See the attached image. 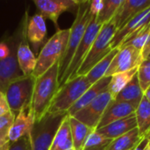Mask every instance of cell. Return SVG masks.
<instances>
[{"instance_id":"1","label":"cell","mask_w":150,"mask_h":150,"mask_svg":"<svg viewBox=\"0 0 150 150\" xmlns=\"http://www.w3.org/2000/svg\"><path fill=\"white\" fill-rule=\"evenodd\" d=\"M59 90V62L55 63L43 75L35 78L30 109L35 121L42 119Z\"/></svg>"},{"instance_id":"2","label":"cell","mask_w":150,"mask_h":150,"mask_svg":"<svg viewBox=\"0 0 150 150\" xmlns=\"http://www.w3.org/2000/svg\"><path fill=\"white\" fill-rule=\"evenodd\" d=\"M90 4L91 1L85 0L81 1L78 5L76 13V18L73 22V25L69 28V36L64 54L59 62V80L63 76L66 70L68 69L74 54L90 23L91 18Z\"/></svg>"},{"instance_id":"3","label":"cell","mask_w":150,"mask_h":150,"mask_svg":"<svg viewBox=\"0 0 150 150\" xmlns=\"http://www.w3.org/2000/svg\"><path fill=\"white\" fill-rule=\"evenodd\" d=\"M29 20L28 9L25 10L18 26L11 34L12 42L10 54L4 59L0 60V91L5 93L8 85L14 80L23 76L18 62V47L20 43L23 33L27 26Z\"/></svg>"},{"instance_id":"4","label":"cell","mask_w":150,"mask_h":150,"mask_svg":"<svg viewBox=\"0 0 150 150\" xmlns=\"http://www.w3.org/2000/svg\"><path fill=\"white\" fill-rule=\"evenodd\" d=\"M69 36V28L58 29L44 44L37 56L33 76L36 78L43 75L55 63L59 62L64 54Z\"/></svg>"},{"instance_id":"5","label":"cell","mask_w":150,"mask_h":150,"mask_svg":"<svg viewBox=\"0 0 150 150\" xmlns=\"http://www.w3.org/2000/svg\"><path fill=\"white\" fill-rule=\"evenodd\" d=\"M91 86L85 76H77L59 87L47 113L67 114L83 93Z\"/></svg>"},{"instance_id":"6","label":"cell","mask_w":150,"mask_h":150,"mask_svg":"<svg viewBox=\"0 0 150 150\" xmlns=\"http://www.w3.org/2000/svg\"><path fill=\"white\" fill-rule=\"evenodd\" d=\"M66 115L47 113L42 119L35 121L28 135L30 150H49Z\"/></svg>"},{"instance_id":"7","label":"cell","mask_w":150,"mask_h":150,"mask_svg":"<svg viewBox=\"0 0 150 150\" xmlns=\"http://www.w3.org/2000/svg\"><path fill=\"white\" fill-rule=\"evenodd\" d=\"M116 32L117 28L112 19L102 25L88 54L79 68L76 77L77 76H85L99 61L112 50L111 48V43Z\"/></svg>"},{"instance_id":"8","label":"cell","mask_w":150,"mask_h":150,"mask_svg":"<svg viewBox=\"0 0 150 150\" xmlns=\"http://www.w3.org/2000/svg\"><path fill=\"white\" fill-rule=\"evenodd\" d=\"M103 25H101L97 20V16L91 15V18L90 20V23L86 28V31L74 54V56L72 58V61L66 70L63 76L59 80V87L63 85L68 81L73 79L76 77V75L81 67L83 62L84 61L86 55L88 54L98 33H99L101 27Z\"/></svg>"},{"instance_id":"9","label":"cell","mask_w":150,"mask_h":150,"mask_svg":"<svg viewBox=\"0 0 150 150\" xmlns=\"http://www.w3.org/2000/svg\"><path fill=\"white\" fill-rule=\"evenodd\" d=\"M35 77L33 75L23 76L12 81L5 91V96L11 112L17 114L21 110L30 107Z\"/></svg>"},{"instance_id":"10","label":"cell","mask_w":150,"mask_h":150,"mask_svg":"<svg viewBox=\"0 0 150 150\" xmlns=\"http://www.w3.org/2000/svg\"><path fill=\"white\" fill-rule=\"evenodd\" d=\"M112 96L106 90L98 98H96L91 103L76 112L71 117H74L77 120L96 130L107 105L112 101Z\"/></svg>"},{"instance_id":"11","label":"cell","mask_w":150,"mask_h":150,"mask_svg":"<svg viewBox=\"0 0 150 150\" xmlns=\"http://www.w3.org/2000/svg\"><path fill=\"white\" fill-rule=\"evenodd\" d=\"M143 61L142 51L133 46H125L119 48L114 56L105 76L110 77L114 74L132 70L139 67Z\"/></svg>"},{"instance_id":"12","label":"cell","mask_w":150,"mask_h":150,"mask_svg":"<svg viewBox=\"0 0 150 150\" xmlns=\"http://www.w3.org/2000/svg\"><path fill=\"white\" fill-rule=\"evenodd\" d=\"M81 1L78 0H34L39 14L48 18L58 27V18L64 11L76 12Z\"/></svg>"},{"instance_id":"13","label":"cell","mask_w":150,"mask_h":150,"mask_svg":"<svg viewBox=\"0 0 150 150\" xmlns=\"http://www.w3.org/2000/svg\"><path fill=\"white\" fill-rule=\"evenodd\" d=\"M150 22V7L145 11L137 14L134 18L130 19L126 25H124L121 28L117 30L115 33L112 43L111 48H119L121 44L134 33L141 29L146 24Z\"/></svg>"},{"instance_id":"14","label":"cell","mask_w":150,"mask_h":150,"mask_svg":"<svg viewBox=\"0 0 150 150\" xmlns=\"http://www.w3.org/2000/svg\"><path fill=\"white\" fill-rule=\"evenodd\" d=\"M150 7V0H123L112 21L119 30L130 19Z\"/></svg>"},{"instance_id":"15","label":"cell","mask_w":150,"mask_h":150,"mask_svg":"<svg viewBox=\"0 0 150 150\" xmlns=\"http://www.w3.org/2000/svg\"><path fill=\"white\" fill-rule=\"evenodd\" d=\"M35 118L30 107L21 110L13 121L9 133L10 142H15L23 137H28L33 125Z\"/></svg>"},{"instance_id":"16","label":"cell","mask_w":150,"mask_h":150,"mask_svg":"<svg viewBox=\"0 0 150 150\" xmlns=\"http://www.w3.org/2000/svg\"><path fill=\"white\" fill-rule=\"evenodd\" d=\"M28 42L32 45L35 53L44 46L47 37V26L45 18L39 13L29 18L26 30Z\"/></svg>"},{"instance_id":"17","label":"cell","mask_w":150,"mask_h":150,"mask_svg":"<svg viewBox=\"0 0 150 150\" xmlns=\"http://www.w3.org/2000/svg\"><path fill=\"white\" fill-rule=\"evenodd\" d=\"M135 110L136 108L130 104L125 102H119L114 99H112V101L107 105L97 129H99L112 122L134 114Z\"/></svg>"},{"instance_id":"18","label":"cell","mask_w":150,"mask_h":150,"mask_svg":"<svg viewBox=\"0 0 150 150\" xmlns=\"http://www.w3.org/2000/svg\"><path fill=\"white\" fill-rule=\"evenodd\" d=\"M137 127L135 114H132L125 119L112 122L96 131L107 139L114 140Z\"/></svg>"},{"instance_id":"19","label":"cell","mask_w":150,"mask_h":150,"mask_svg":"<svg viewBox=\"0 0 150 150\" xmlns=\"http://www.w3.org/2000/svg\"><path fill=\"white\" fill-rule=\"evenodd\" d=\"M26 30L27 26L23 33L20 43L18 47V62L23 75L30 76L33 75V72L35 69L37 57L29 46V42L26 37Z\"/></svg>"},{"instance_id":"20","label":"cell","mask_w":150,"mask_h":150,"mask_svg":"<svg viewBox=\"0 0 150 150\" xmlns=\"http://www.w3.org/2000/svg\"><path fill=\"white\" fill-rule=\"evenodd\" d=\"M110 77L105 76L94 84H92L84 93L83 95L77 100V102L69 110L68 115L73 116L76 112L80 111L81 109L84 108L86 105H88L90 103H91L96 98H98L101 93L107 90L108 84L110 83Z\"/></svg>"},{"instance_id":"21","label":"cell","mask_w":150,"mask_h":150,"mask_svg":"<svg viewBox=\"0 0 150 150\" xmlns=\"http://www.w3.org/2000/svg\"><path fill=\"white\" fill-rule=\"evenodd\" d=\"M143 97L144 92L142 90L136 73V75L132 78V80L120 91V93L113 99L119 102H125L130 104L135 108H137Z\"/></svg>"},{"instance_id":"22","label":"cell","mask_w":150,"mask_h":150,"mask_svg":"<svg viewBox=\"0 0 150 150\" xmlns=\"http://www.w3.org/2000/svg\"><path fill=\"white\" fill-rule=\"evenodd\" d=\"M49 150H75L68 114L62 120Z\"/></svg>"},{"instance_id":"23","label":"cell","mask_w":150,"mask_h":150,"mask_svg":"<svg viewBox=\"0 0 150 150\" xmlns=\"http://www.w3.org/2000/svg\"><path fill=\"white\" fill-rule=\"evenodd\" d=\"M69 124L73 139L74 149L83 150L88 137L96 130L91 128L90 127L86 126L85 124L82 123L81 121L71 116H69Z\"/></svg>"},{"instance_id":"24","label":"cell","mask_w":150,"mask_h":150,"mask_svg":"<svg viewBox=\"0 0 150 150\" xmlns=\"http://www.w3.org/2000/svg\"><path fill=\"white\" fill-rule=\"evenodd\" d=\"M134 114L140 135L142 138L150 137V103L145 97L136 108Z\"/></svg>"},{"instance_id":"25","label":"cell","mask_w":150,"mask_h":150,"mask_svg":"<svg viewBox=\"0 0 150 150\" xmlns=\"http://www.w3.org/2000/svg\"><path fill=\"white\" fill-rule=\"evenodd\" d=\"M142 137L140 135L138 128L112 140L105 150H133L141 142Z\"/></svg>"},{"instance_id":"26","label":"cell","mask_w":150,"mask_h":150,"mask_svg":"<svg viewBox=\"0 0 150 150\" xmlns=\"http://www.w3.org/2000/svg\"><path fill=\"white\" fill-rule=\"evenodd\" d=\"M119 48H114L112 49L105 57H104L101 61H99L86 75L87 80L90 82V83L92 85L103 77L105 76V74L114 58L116 54L118 53Z\"/></svg>"},{"instance_id":"27","label":"cell","mask_w":150,"mask_h":150,"mask_svg":"<svg viewBox=\"0 0 150 150\" xmlns=\"http://www.w3.org/2000/svg\"><path fill=\"white\" fill-rule=\"evenodd\" d=\"M137 69H138V68L134 69L132 70L117 73V74H114V75H112L111 76L110 83H109L108 87H107V91H109V93L112 96V99L115 98V97L120 93V91L136 75Z\"/></svg>"},{"instance_id":"28","label":"cell","mask_w":150,"mask_h":150,"mask_svg":"<svg viewBox=\"0 0 150 150\" xmlns=\"http://www.w3.org/2000/svg\"><path fill=\"white\" fill-rule=\"evenodd\" d=\"M150 34V22L146 24L144 26H142L141 29L131 34L122 44L120 47H125V46H133L138 50L142 51L146 46ZM119 47V48H120Z\"/></svg>"},{"instance_id":"29","label":"cell","mask_w":150,"mask_h":150,"mask_svg":"<svg viewBox=\"0 0 150 150\" xmlns=\"http://www.w3.org/2000/svg\"><path fill=\"white\" fill-rule=\"evenodd\" d=\"M122 3L123 0H104L103 8L97 16V20L101 25L110 22L116 15Z\"/></svg>"},{"instance_id":"30","label":"cell","mask_w":150,"mask_h":150,"mask_svg":"<svg viewBox=\"0 0 150 150\" xmlns=\"http://www.w3.org/2000/svg\"><path fill=\"white\" fill-rule=\"evenodd\" d=\"M112 141L94 131L88 137L83 150H105Z\"/></svg>"},{"instance_id":"31","label":"cell","mask_w":150,"mask_h":150,"mask_svg":"<svg viewBox=\"0 0 150 150\" xmlns=\"http://www.w3.org/2000/svg\"><path fill=\"white\" fill-rule=\"evenodd\" d=\"M16 114L10 112L0 117V145H4L9 141V133L15 120Z\"/></svg>"},{"instance_id":"32","label":"cell","mask_w":150,"mask_h":150,"mask_svg":"<svg viewBox=\"0 0 150 150\" xmlns=\"http://www.w3.org/2000/svg\"><path fill=\"white\" fill-rule=\"evenodd\" d=\"M137 76L143 92L150 86V58L144 59L137 69Z\"/></svg>"},{"instance_id":"33","label":"cell","mask_w":150,"mask_h":150,"mask_svg":"<svg viewBox=\"0 0 150 150\" xmlns=\"http://www.w3.org/2000/svg\"><path fill=\"white\" fill-rule=\"evenodd\" d=\"M9 150H30L28 137H23L15 142H11Z\"/></svg>"},{"instance_id":"34","label":"cell","mask_w":150,"mask_h":150,"mask_svg":"<svg viewBox=\"0 0 150 150\" xmlns=\"http://www.w3.org/2000/svg\"><path fill=\"white\" fill-rule=\"evenodd\" d=\"M11 112L5 93L0 91V117Z\"/></svg>"},{"instance_id":"35","label":"cell","mask_w":150,"mask_h":150,"mask_svg":"<svg viewBox=\"0 0 150 150\" xmlns=\"http://www.w3.org/2000/svg\"><path fill=\"white\" fill-rule=\"evenodd\" d=\"M103 4H104V0H93L91 1V4H90V11L91 15L94 16H98L102 8H103Z\"/></svg>"},{"instance_id":"36","label":"cell","mask_w":150,"mask_h":150,"mask_svg":"<svg viewBox=\"0 0 150 150\" xmlns=\"http://www.w3.org/2000/svg\"><path fill=\"white\" fill-rule=\"evenodd\" d=\"M149 142V137H144L141 140V142L138 143V145L133 150H144Z\"/></svg>"},{"instance_id":"37","label":"cell","mask_w":150,"mask_h":150,"mask_svg":"<svg viewBox=\"0 0 150 150\" xmlns=\"http://www.w3.org/2000/svg\"><path fill=\"white\" fill-rule=\"evenodd\" d=\"M150 54V34L149 38V40L146 44V46L144 47L143 50H142V57H143V60L146 59L148 57V55Z\"/></svg>"},{"instance_id":"38","label":"cell","mask_w":150,"mask_h":150,"mask_svg":"<svg viewBox=\"0 0 150 150\" xmlns=\"http://www.w3.org/2000/svg\"><path fill=\"white\" fill-rule=\"evenodd\" d=\"M144 97L146 98V99L150 103V86L144 91Z\"/></svg>"},{"instance_id":"39","label":"cell","mask_w":150,"mask_h":150,"mask_svg":"<svg viewBox=\"0 0 150 150\" xmlns=\"http://www.w3.org/2000/svg\"><path fill=\"white\" fill-rule=\"evenodd\" d=\"M10 145H11V142H7L4 145H0V150H9Z\"/></svg>"},{"instance_id":"40","label":"cell","mask_w":150,"mask_h":150,"mask_svg":"<svg viewBox=\"0 0 150 150\" xmlns=\"http://www.w3.org/2000/svg\"><path fill=\"white\" fill-rule=\"evenodd\" d=\"M144 150H150V138H149L148 144H147V146H146V148H145V149Z\"/></svg>"},{"instance_id":"41","label":"cell","mask_w":150,"mask_h":150,"mask_svg":"<svg viewBox=\"0 0 150 150\" xmlns=\"http://www.w3.org/2000/svg\"><path fill=\"white\" fill-rule=\"evenodd\" d=\"M147 58H150V54L148 55V57H147Z\"/></svg>"},{"instance_id":"42","label":"cell","mask_w":150,"mask_h":150,"mask_svg":"<svg viewBox=\"0 0 150 150\" xmlns=\"http://www.w3.org/2000/svg\"><path fill=\"white\" fill-rule=\"evenodd\" d=\"M149 138H150V137H149Z\"/></svg>"}]
</instances>
